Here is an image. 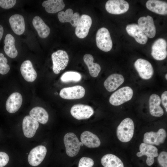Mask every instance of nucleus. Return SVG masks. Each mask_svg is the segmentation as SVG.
I'll return each instance as SVG.
<instances>
[{"mask_svg": "<svg viewBox=\"0 0 167 167\" xmlns=\"http://www.w3.org/2000/svg\"><path fill=\"white\" fill-rule=\"evenodd\" d=\"M157 160L162 167H167V153L165 151L161 152L158 156Z\"/></svg>", "mask_w": 167, "mask_h": 167, "instance_id": "obj_35", "label": "nucleus"}, {"mask_svg": "<svg viewBox=\"0 0 167 167\" xmlns=\"http://www.w3.org/2000/svg\"><path fill=\"white\" fill-rule=\"evenodd\" d=\"M83 59L88 68L91 76L93 77H97L101 70L100 65L93 62L94 58L90 54H85L84 56Z\"/></svg>", "mask_w": 167, "mask_h": 167, "instance_id": "obj_31", "label": "nucleus"}, {"mask_svg": "<svg viewBox=\"0 0 167 167\" xmlns=\"http://www.w3.org/2000/svg\"><path fill=\"white\" fill-rule=\"evenodd\" d=\"M80 138L83 144L89 148H97L101 144L100 140L97 136L89 131L82 132Z\"/></svg>", "mask_w": 167, "mask_h": 167, "instance_id": "obj_24", "label": "nucleus"}, {"mask_svg": "<svg viewBox=\"0 0 167 167\" xmlns=\"http://www.w3.org/2000/svg\"><path fill=\"white\" fill-rule=\"evenodd\" d=\"M70 112L73 117L80 120L89 118L94 114V111L90 106L77 104L72 107Z\"/></svg>", "mask_w": 167, "mask_h": 167, "instance_id": "obj_8", "label": "nucleus"}, {"mask_svg": "<svg viewBox=\"0 0 167 167\" xmlns=\"http://www.w3.org/2000/svg\"><path fill=\"white\" fill-rule=\"evenodd\" d=\"M94 164V161L92 158L84 157L80 159L78 167H92Z\"/></svg>", "mask_w": 167, "mask_h": 167, "instance_id": "obj_34", "label": "nucleus"}, {"mask_svg": "<svg viewBox=\"0 0 167 167\" xmlns=\"http://www.w3.org/2000/svg\"><path fill=\"white\" fill-rule=\"evenodd\" d=\"M160 97L155 94H152L149 99V108L150 113L152 116L160 117L164 114L163 109L160 106L161 103Z\"/></svg>", "mask_w": 167, "mask_h": 167, "instance_id": "obj_23", "label": "nucleus"}, {"mask_svg": "<svg viewBox=\"0 0 167 167\" xmlns=\"http://www.w3.org/2000/svg\"><path fill=\"white\" fill-rule=\"evenodd\" d=\"M166 133L163 128L159 129L157 132H147L144 135L143 143L150 145H159L163 143L166 137Z\"/></svg>", "mask_w": 167, "mask_h": 167, "instance_id": "obj_14", "label": "nucleus"}, {"mask_svg": "<svg viewBox=\"0 0 167 167\" xmlns=\"http://www.w3.org/2000/svg\"><path fill=\"white\" fill-rule=\"evenodd\" d=\"M7 60L3 54L0 53V73L2 75L7 74L9 71V65L7 63Z\"/></svg>", "mask_w": 167, "mask_h": 167, "instance_id": "obj_33", "label": "nucleus"}, {"mask_svg": "<svg viewBox=\"0 0 167 167\" xmlns=\"http://www.w3.org/2000/svg\"><path fill=\"white\" fill-rule=\"evenodd\" d=\"M80 146H83V143H82L81 142H80Z\"/></svg>", "mask_w": 167, "mask_h": 167, "instance_id": "obj_40", "label": "nucleus"}, {"mask_svg": "<svg viewBox=\"0 0 167 167\" xmlns=\"http://www.w3.org/2000/svg\"><path fill=\"white\" fill-rule=\"evenodd\" d=\"M84 88L80 85L63 88L59 93L62 98L67 100H75L83 98L85 94Z\"/></svg>", "mask_w": 167, "mask_h": 167, "instance_id": "obj_7", "label": "nucleus"}, {"mask_svg": "<svg viewBox=\"0 0 167 167\" xmlns=\"http://www.w3.org/2000/svg\"><path fill=\"white\" fill-rule=\"evenodd\" d=\"M134 66L140 77L144 79H148L152 77L154 70L151 63L147 60L139 58L134 64Z\"/></svg>", "mask_w": 167, "mask_h": 167, "instance_id": "obj_6", "label": "nucleus"}, {"mask_svg": "<svg viewBox=\"0 0 167 167\" xmlns=\"http://www.w3.org/2000/svg\"><path fill=\"white\" fill-rule=\"evenodd\" d=\"M126 30L128 34L134 38L138 43L143 45L147 42L148 37L138 24H128L126 26Z\"/></svg>", "mask_w": 167, "mask_h": 167, "instance_id": "obj_17", "label": "nucleus"}, {"mask_svg": "<svg viewBox=\"0 0 167 167\" xmlns=\"http://www.w3.org/2000/svg\"><path fill=\"white\" fill-rule=\"evenodd\" d=\"M134 131V125L133 120L130 118H126L121 122L117 127V137L121 142H127L133 137Z\"/></svg>", "mask_w": 167, "mask_h": 167, "instance_id": "obj_1", "label": "nucleus"}, {"mask_svg": "<svg viewBox=\"0 0 167 167\" xmlns=\"http://www.w3.org/2000/svg\"><path fill=\"white\" fill-rule=\"evenodd\" d=\"M30 116L42 124H46L49 120V115L46 111L41 107H36L29 112Z\"/></svg>", "mask_w": 167, "mask_h": 167, "instance_id": "obj_29", "label": "nucleus"}, {"mask_svg": "<svg viewBox=\"0 0 167 167\" xmlns=\"http://www.w3.org/2000/svg\"><path fill=\"white\" fill-rule=\"evenodd\" d=\"M129 7L128 2L123 0H109L107 1L105 5L108 12L115 15L125 13L128 10Z\"/></svg>", "mask_w": 167, "mask_h": 167, "instance_id": "obj_9", "label": "nucleus"}, {"mask_svg": "<svg viewBox=\"0 0 167 167\" xmlns=\"http://www.w3.org/2000/svg\"><path fill=\"white\" fill-rule=\"evenodd\" d=\"M96 40V45L100 49L107 52L111 50L112 47V41L109 32L107 29L102 28L97 31Z\"/></svg>", "mask_w": 167, "mask_h": 167, "instance_id": "obj_3", "label": "nucleus"}, {"mask_svg": "<svg viewBox=\"0 0 167 167\" xmlns=\"http://www.w3.org/2000/svg\"><path fill=\"white\" fill-rule=\"evenodd\" d=\"M16 2L15 0H0V6L4 9H10L14 6Z\"/></svg>", "mask_w": 167, "mask_h": 167, "instance_id": "obj_36", "label": "nucleus"}, {"mask_svg": "<svg viewBox=\"0 0 167 167\" xmlns=\"http://www.w3.org/2000/svg\"><path fill=\"white\" fill-rule=\"evenodd\" d=\"M92 24V19L89 15H82L75 29V34L79 38L83 39L88 35Z\"/></svg>", "mask_w": 167, "mask_h": 167, "instance_id": "obj_15", "label": "nucleus"}, {"mask_svg": "<svg viewBox=\"0 0 167 167\" xmlns=\"http://www.w3.org/2000/svg\"><path fill=\"white\" fill-rule=\"evenodd\" d=\"M140 152H138L136 155L141 157L146 155L147 158L146 161L147 165L148 166L152 165L154 161V157L158 155V149L155 146L144 143H142L139 146Z\"/></svg>", "mask_w": 167, "mask_h": 167, "instance_id": "obj_10", "label": "nucleus"}, {"mask_svg": "<svg viewBox=\"0 0 167 167\" xmlns=\"http://www.w3.org/2000/svg\"><path fill=\"white\" fill-rule=\"evenodd\" d=\"M4 50L6 54L11 58H15L18 52L15 46V39L11 34H7L4 40Z\"/></svg>", "mask_w": 167, "mask_h": 167, "instance_id": "obj_27", "label": "nucleus"}, {"mask_svg": "<svg viewBox=\"0 0 167 167\" xmlns=\"http://www.w3.org/2000/svg\"><path fill=\"white\" fill-rule=\"evenodd\" d=\"M32 23L40 37L45 38L48 36L50 32V29L40 17L38 16H35Z\"/></svg>", "mask_w": 167, "mask_h": 167, "instance_id": "obj_26", "label": "nucleus"}, {"mask_svg": "<svg viewBox=\"0 0 167 167\" xmlns=\"http://www.w3.org/2000/svg\"><path fill=\"white\" fill-rule=\"evenodd\" d=\"M63 141L66 154L70 157H74L78 153L80 147V142L74 133L69 132L65 135Z\"/></svg>", "mask_w": 167, "mask_h": 167, "instance_id": "obj_4", "label": "nucleus"}, {"mask_svg": "<svg viewBox=\"0 0 167 167\" xmlns=\"http://www.w3.org/2000/svg\"><path fill=\"white\" fill-rule=\"evenodd\" d=\"M165 79H166L167 80V74L165 75Z\"/></svg>", "mask_w": 167, "mask_h": 167, "instance_id": "obj_41", "label": "nucleus"}, {"mask_svg": "<svg viewBox=\"0 0 167 167\" xmlns=\"http://www.w3.org/2000/svg\"><path fill=\"white\" fill-rule=\"evenodd\" d=\"M101 162L104 167H124L121 159L111 154H108L104 156L101 159Z\"/></svg>", "mask_w": 167, "mask_h": 167, "instance_id": "obj_30", "label": "nucleus"}, {"mask_svg": "<svg viewBox=\"0 0 167 167\" xmlns=\"http://www.w3.org/2000/svg\"><path fill=\"white\" fill-rule=\"evenodd\" d=\"M167 42L164 39L162 38L157 39L152 46L151 55L156 60L164 59L167 55Z\"/></svg>", "mask_w": 167, "mask_h": 167, "instance_id": "obj_11", "label": "nucleus"}, {"mask_svg": "<svg viewBox=\"0 0 167 167\" xmlns=\"http://www.w3.org/2000/svg\"><path fill=\"white\" fill-rule=\"evenodd\" d=\"M22 101L23 98L20 94L17 92L12 93L6 102V108L7 111L10 113L16 112L21 107Z\"/></svg>", "mask_w": 167, "mask_h": 167, "instance_id": "obj_18", "label": "nucleus"}, {"mask_svg": "<svg viewBox=\"0 0 167 167\" xmlns=\"http://www.w3.org/2000/svg\"><path fill=\"white\" fill-rule=\"evenodd\" d=\"M146 7L150 11L161 15L167 14V3L165 2L157 0H149L146 4Z\"/></svg>", "mask_w": 167, "mask_h": 167, "instance_id": "obj_25", "label": "nucleus"}, {"mask_svg": "<svg viewBox=\"0 0 167 167\" xmlns=\"http://www.w3.org/2000/svg\"><path fill=\"white\" fill-rule=\"evenodd\" d=\"M58 17L61 22H69L73 26L76 27L79 22L80 16L78 13H73V10L68 8L65 12H59Z\"/></svg>", "mask_w": 167, "mask_h": 167, "instance_id": "obj_19", "label": "nucleus"}, {"mask_svg": "<svg viewBox=\"0 0 167 167\" xmlns=\"http://www.w3.org/2000/svg\"><path fill=\"white\" fill-rule=\"evenodd\" d=\"M133 94L132 89L129 86L122 88L113 93L109 99L110 103L114 106H118L130 101Z\"/></svg>", "mask_w": 167, "mask_h": 167, "instance_id": "obj_2", "label": "nucleus"}, {"mask_svg": "<svg viewBox=\"0 0 167 167\" xmlns=\"http://www.w3.org/2000/svg\"><path fill=\"white\" fill-rule=\"evenodd\" d=\"M42 6L45 7L46 11L49 13H55L62 10L65 7L64 3L62 0H48L42 3Z\"/></svg>", "mask_w": 167, "mask_h": 167, "instance_id": "obj_28", "label": "nucleus"}, {"mask_svg": "<svg viewBox=\"0 0 167 167\" xmlns=\"http://www.w3.org/2000/svg\"><path fill=\"white\" fill-rule=\"evenodd\" d=\"M20 71L24 79L28 82L34 81L37 77V73L32 63L29 60L24 61L20 66Z\"/></svg>", "mask_w": 167, "mask_h": 167, "instance_id": "obj_21", "label": "nucleus"}, {"mask_svg": "<svg viewBox=\"0 0 167 167\" xmlns=\"http://www.w3.org/2000/svg\"><path fill=\"white\" fill-rule=\"evenodd\" d=\"M4 30L2 26L0 25V40L2 39L3 34Z\"/></svg>", "mask_w": 167, "mask_h": 167, "instance_id": "obj_39", "label": "nucleus"}, {"mask_svg": "<svg viewBox=\"0 0 167 167\" xmlns=\"http://www.w3.org/2000/svg\"><path fill=\"white\" fill-rule=\"evenodd\" d=\"M9 156L6 153L0 152V167H3L8 163Z\"/></svg>", "mask_w": 167, "mask_h": 167, "instance_id": "obj_37", "label": "nucleus"}, {"mask_svg": "<svg viewBox=\"0 0 167 167\" xmlns=\"http://www.w3.org/2000/svg\"><path fill=\"white\" fill-rule=\"evenodd\" d=\"M161 101L162 104L167 112V91L163 92L161 96Z\"/></svg>", "mask_w": 167, "mask_h": 167, "instance_id": "obj_38", "label": "nucleus"}, {"mask_svg": "<svg viewBox=\"0 0 167 167\" xmlns=\"http://www.w3.org/2000/svg\"><path fill=\"white\" fill-rule=\"evenodd\" d=\"M11 28L15 33L18 35L23 34L25 30V24L23 16L19 14H15L9 19Z\"/></svg>", "mask_w": 167, "mask_h": 167, "instance_id": "obj_20", "label": "nucleus"}, {"mask_svg": "<svg viewBox=\"0 0 167 167\" xmlns=\"http://www.w3.org/2000/svg\"><path fill=\"white\" fill-rule=\"evenodd\" d=\"M47 153V149L43 145L38 146L32 149L28 156L29 163L33 166L39 165L44 159Z\"/></svg>", "mask_w": 167, "mask_h": 167, "instance_id": "obj_12", "label": "nucleus"}, {"mask_svg": "<svg viewBox=\"0 0 167 167\" xmlns=\"http://www.w3.org/2000/svg\"><path fill=\"white\" fill-rule=\"evenodd\" d=\"M124 81L123 76L120 74H114L109 75L105 80L104 85L109 92L116 90Z\"/></svg>", "mask_w": 167, "mask_h": 167, "instance_id": "obj_22", "label": "nucleus"}, {"mask_svg": "<svg viewBox=\"0 0 167 167\" xmlns=\"http://www.w3.org/2000/svg\"><path fill=\"white\" fill-rule=\"evenodd\" d=\"M138 25L148 37L152 38L155 36L156 29L152 18L148 15L140 17L138 21Z\"/></svg>", "mask_w": 167, "mask_h": 167, "instance_id": "obj_13", "label": "nucleus"}, {"mask_svg": "<svg viewBox=\"0 0 167 167\" xmlns=\"http://www.w3.org/2000/svg\"><path fill=\"white\" fill-rule=\"evenodd\" d=\"M53 62V70L55 74L65 69L69 61V56L65 51L59 50L54 52L52 54Z\"/></svg>", "mask_w": 167, "mask_h": 167, "instance_id": "obj_5", "label": "nucleus"}, {"mask_svg": "<svg viewBox=\"0 0 167 167\" xmlns=\"http://www.w3.org/2000/svg\"><path fill=\"white\" fill-rule=\"evenodd\" d=\"M82 76L79 73L73 71H69L65 72L61 77V81L63 82L70 81L78 82L81 79Z\"/></svg>", "mask_w": 167, "mask_h": 167, "instance_id": "obj_32", "label": "nucleus"}, {"mask_svg": "<svg viewBox=\"0 0 167 167\" xmlns=\"http://www.w3.org/2000/svg\"><path fill=\"white\" fill-rule=\"evenodd\" d=\"M38 122L30 115L26 116L22 122V129L24 136L31 138L35 135L39 127Z\"/></svg>", "mask_w": 167, "mask_h": 167, "instance_id": "obj_16", "label": "nucleus"}]
</instances>
